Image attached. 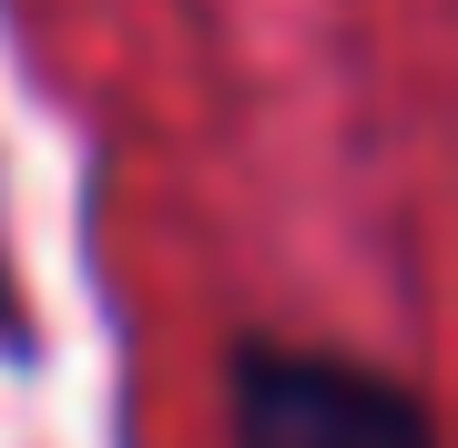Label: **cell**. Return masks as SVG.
<instances>
[{
    "instance_id": "7a4b0ae2",
    "label": "cell",
    "mask_w": 458,
    "mask_h": 448,
    "mask_svg": "<svg viewBox=\"0 0 458 448\" xmlns=\"http://www.w3.org/2000/svg\"><path fill=\"white\" fill-rule=\"evenodd\" d=\"M0 367H31V306H21V266H11V224H0Z\"/></svg>"
},
{
    "instance_id": "6da1fadb",
    "label": "cell",
    "mask_w": 458,
    "mask_h": 448,
    "mask_svg": "<svg viewBox=\"0 0 458 448\" xmlns=\"http://www.w3.org/2000/svg\"><path fill=\"white\" fill-rule=\"evenodd\" d=\"M234 448H438V418L408 377L346 347L245 336L234 347Z\"/></svg>"
}]
</instances>
